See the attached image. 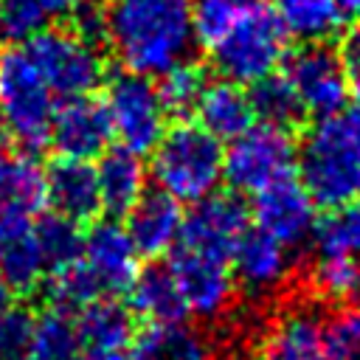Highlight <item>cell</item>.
Masks as SVG:
<instances>
[{"label": "cell", "instance_id": "1", "mask_svg": "<svg viewBox=\"0 0 360 360\" xmlns=\"http://www.w3.org/2000/svg\"><path fill=\"white\" fill-rule=\"evenodd\" d=\"M104 45L124 70L160 76L188 59L191 0H104Z\"/></svg>", "mask_w": 360, "mask_h": 360}, {"label": "cell", "instance_id": "2", "mask_svg": "<svg viewBox=\"0 0 360 360\" xmlns=\"http://www.w3.org/2000/svg\"><path fill=\"white\" fill-rule=\"evenodd\" d=\"M301 186L326 208L357 202L360 197V141L349 112L318 118L298 152Z\"/></svg>", "mask_w": 360, "mask_h": 360}, {"label": "cell", "instance_id": "3", "mask_svg": "<svg viewBox=\"0 0 360 360\" xmlns=\"http://www.w3.org/2000/svg\"><path fill=\"white\" fill-rule=\"evenodd\" d=\"M149 155L158 188L177 202H200L222 183V141L197 121L180 118L166 127Z\"/></svg>", "mask_w": 360, "mask_h": 360}, {"label": "cell", "instance_id": "4", "mask_svg": "<svg viewBox=\"0 0 360 360\" xmlns=\"http://www.w3.org/2000/svg\"><path fill=\"white\" fill-rule=\"evenodd\" d=\"M53 93L28 59L20 42L0 51V129L17 143V152L37 155L48 146L53 121Z\"/></svg>", "mask_w": 360, "mask_h": 360}, {"label": "cell", "instance_id": "5", "mask_svg": "<svg viewBox=\"0 0 360 360\" xmlns=\"http://www.w3.org/2000/svg\"><path fill=\"white\" fill-rule=\"evenodd\" d=\"M214 70L233 84H253L287 59V34L273 11L239 8L231 28L208 48Z\"/></svg>", "mask_w": 360, "mask_h": 360}, {"label": "cell", "instance_id": "6", "mask_svg": "<svg viewBox=\"0 0 360 360\" xmlns=\"http://www.w3.org/2000/svg\"><path fill=\"white\" fill-rule=\"evenodd\" d=\"M53 96L73 98L93 93L104 79L101 53L73 25H42L20 42Z\"/></svg>", "mask_w": 360, "mask_h": 360}, {"label": "cell", "instance_id": "7", "mask_svg": "<svg viewBox=\"0 0 360 360\" xmlns=\"http://www.w3.org/2000/svg\"><path fill=\"white\" fill-rule=\"evenodd\" d=\"M295 158V141L284 127L253 124L231 141L222 160V177L233 191L256 194L284 177H292Z\"/></svg>", "mask_w": 360, "mask_h": 360}, {"label": "cell", "instance_id": "8", "mask_svg": "<svg viewBox=\"0 0 360 360\" xmlns=\"http://www.w3.org/2000/svg\"><path fill=\"white\" fill-rule=\"evenodd\" d=\"M104 107L110 112L112 138H118L121 149L132 155H149L166 129V110L158 98V90L149 76H138L129 70L115 73L107 82Z\"/></svg>", "mask_w": 360, "mask_h": 360}, {"label": "cell", "instance_id": "9", "mask_svg": "<svg viewBox=\"0 0 360 360\" xmlns=\"http://www.w3.org/2000/svg\"><path fill=\"white\" fill-rule=\"evenodd\" d=\"M284 76L304 112L315 118H329L343 112L349 101V79L343 73L340 56L326 45H307L287 59Z\"/></svg>", "mask_w": 360, "mask_h": 360}, {"label": "cell", "instance_id": "10", "mask_svg": "<svg viewBox=\"0 0 360 360\" xmlns=\"http://www.w3.org/2000/svg\"><path fill=\"white\" fill-rule=\"evenodd\" d=\"M169 270L191 315L214 321L231 307L236 281L228 259L174 245L169 250Z\"/></svg>", "mask_w": 360, "mask_h": 360}, {"label": "cell", "instance_id": "11", "mask_svg": "<svg viewBox=\"0 0 360 360\" xmlns=\"http://www.w3.org/2000/svg\"><path fill=\"white\" fill-rule=\"evenodd\" d=\"M48 143L56 149L59 158H73V160L101 158L112 143V124L104 101L90 93L65 98L62 107L53 110Z\"/></svg>", "mask_w": 360, "mask_h": 360}, {"label": "cell", "instance_id": "12", "mask_svg": "<svg viewBox=\"0 0 360 360\" xmlns=\"http://www.w3.org/2000/svg\"><path fill=\"white\" fill-rule=\"evenodd\" d=\"M248 231V208L233 194H208L200 202H191V211L183 214L180 236L174 245L219 256L231 262V253L239 236Z\"/></svg>", "mask_w": 360, "mask_h": 360}, {"label": "cell", "instance_id": "13", "mask_svg": "<svg viewBox=\"0 0 360 360\" xmlns=\"http://www.w3.org/2000/svg\"><path fill=\"white\" fill-rule=\"evenodd\" d=\"M256 228L281 242L284 248H301L315 231V200L301 186V180L284 177L253 194Z\"/></svg>", "mask_w": 360, "mask_h": 360}, {"label": "cell", "instance_id": "14", "mask_svg": "<svg viewBox=\"0 0 360 360\" xmlns=\"http://www.w3.org/2000/svg\"><path fill=\"white\" fill-rule=\"evenodd\" d=\"M79 259L110 298L124 295L138 273V250L115 219H93V225L84 231Z\"/></svg>", "mask_w": 360, "mask_h": 360}, {"label": "cell", "instance_id": "15", "mask_svg": "<svg viewBox=\"0 0 360 360\" xmlns=\"http://www.w3.org/2000/svg\"><path fill=\"white\" fill-rule=\"evenodd\" d=\"M290 270H292L290 248H284L259 228H248L231 253V273L236 284L259 298L276 292L287 281Z\"/></svg>", "mask_w": 360, "mask_h": 360}, {"label": "cell", "instance_id": "16", "mask_svg": "<svg viewBox=\"0 0 360 360\" xmlns=\"http://www.w3.org/2000/svg\"><path fill=\"white\" fill-rule=\"evenodd\" d=\"M124 217H127L124 231H127L132 248L138 250V256L152 259V262L174 248V242L180 236V225H183L180 202L160 188L143 191L138 197V202Z\"/></svg>", "mask_w": 360, "mask_h": 360}, {"label": "cell", "instance_id": "17", "mask_svg": "<svg viewBox=\"0 0 360 360\" xmlns=\"http://www.w3.org/2000/svg\"><path fill=\"white\" fill-rule=\"evenodd\" d=\"M45 172V197L51 208L73 222H93L101 211L96 166L90 160L53 158Z\"/></svg>", "mask_w": 360, "mask_h": 360}, {"label": "cell", "instance_id": "18", "mask_svg": "<svg viewBox=\"0 0 360 360\" xmlns=\"http://www.w3.org/2000/svg\"><path fill=\"white\" fill-rule=\"evenodd\" d=\"M124 295L129 301V312L143 318L146 323H183L188 315L169 264L160 262H152L143 270L138 267Z\"/></svg>", "mask_w": 360, "mask_h": 360}, {"label": "cell", "instance_id": "19", "mask_svg": "<svg viewBox=\"0 0 360 360\" xmlns=\"http://www.w3.org/2000/svg\"><path fill=\"white\" fill-rule=\"evenodd\" d=\"M76 326L84 349V360L127 349L135 338V321L129 307L115 298H96L76 312Z\"/></svg>", "mask_w": 360, "mask_h": 360}, {"label": "cell", "instance_id": "20", "mask_svg": "<svg viewBox=\"0 0 360 360\" xmlns=\"http://www.w3.org/2000/svg\"><path fill=\"white\" fill-rule=\"evenodd\" d=\"M194 112H197V124L208 129L217 141H233L253 127V110L248 93L242 90V84L225 79L202 87Z\"/></svg>", "mask_w": 360, "mask_h": 360}, {"label": "cell", "instance_id": "21", "mask_svg": "<svg viewBox=\"0 0 360 360\" xmlns=\"http://www.w3.org/2000/svg\"><path fill=\"white\" fill-rule=\"evenodd\" d=\"M259 354L264 360H329L318 315L304 307L287 309L273 321Z\"/></svg>", "mask_w": 360, "mask_h": 360}, {"label": "cell", "instance_id": "22", "mask_svg": "<svg viewBox=\"0 0 360 360\" xmlns=\"http://www.w3.org/2000/svg\"><path fill=\"white\" fill-rule=\"evenodd\" d=\"M96 180H98L101 211H107L110 217H124L146 191V172L141 166V158L121 146L107 149L98 158Z\"/></svg>", "mask_w": 360, "mask_h": 360}, {"label": "cell", "instance_id": "23", "mask_svg": "<svg viewBox=\"0 0 360 360\" xmlns=\"http://www.w3.org/2000/svg\"><path fill=\"white\" fill-rule=\"evenodd\" d=\"M45 172L34 155L0 146V214L37 217L45 208Z\"/></svg>", "mask_w": 360, "mask_h": 360}, {"label": "cell", "instance_id": "24", "mask_svg": "<svg viewBox=\"0 0 360 360\" xmlns=\"http://www.w3.org/2000/svg\"><path fill=\"white\" fill-rule=\"evenodd\" d=\"M135 360H214L202 332L186 323H146L135 329Z\"/></svg>", "mask_w": 360, "mask_h": 360}, {"label": "cell", "instance_id": "25", "mask_svg": "<svg viewBox=\"0 0 360 360\" xmlns=\"http://www.w3.org/2000/svg\"><path fill=\"white\" fill-rule=\"evenodd\" d=\"M276 20L281 22L284 34L309 45H321L323 39L335 37L343 25V14L338 0H273Z\"/></svg>", "mask_w": 360, "mask_h": 360}, {"label": "cell", "instance_id": "26", "mask_svg": "<svg viewBox=\"0 0 360 360\" xmlns=\"http://www.w3.org/2000/svg\"><path fill=\"white\" fill-rule=\"evenodd\" d=\"M28 360H84L76 312L48 307L34 321V340Z\"/></svg>", "mask_w": 360, "mask_h": 360}, {"label": "cell", "instance_id": "27", "mask_svg": "<svg viewBox=\"0 0 360 360\" xmlns=\"http://www.w3.org/2000/svg\"><path fill=\"white\" fill-rule=\"evenodd\" d=\"M34 236L45 262V273L59 270L82 256V239L84 231L79 222L56 214V211H39L34 219Z\"/></svg>", "mask_w": 360, "mask_h": 360}, {"label": "cell", "instance_id": "28", "mask_svg": "<svg viewBox=\"0 0 360 360\" xmlns=\"http://www.w3.org/2000/svg\"><path fill=\"white\" fill-rule=\"evenodd\" d=\"M312 239L318 256L360 259V202L329 208V214L315 222Z\"/></svg>", "mask_w": 360, "mask_h": 360}, {"label": "cell", "instance_id": "29", "mask_svg": "<svg viewBox=\"0 0 360 360\" xmlns=\"http://www.w3.org/2000/svg\"><path fill=\"white\" fill-rule=\"evenodd\" d=\"M248 98H250L253 118H262V124H273V127L287 129L304 112L284 73H270V76L253 82Z\"/></svg>", "mask_w": 360, "mask_h": 360}, {"label": "cell", "instance_id": "30", "mask_svg": "<svg viewBox=\"0 0 360 360\" xmlns=\"http://www.w3.org/2000/svg\"><path fill=\"white\" fill-rule=\"evenodd\" d=\"M202 87H205V73L191 59H186V62L169 68L166 73H160L158 84H155L158 98H160L166 115L177 118V121L186 118L188 112H194V104H197Z\"/></svg>", "mask_w": 360, "mask_h": 360}, {"label": "cell", "instance_id": "31", "mask_svg": "<svg viewBox=\"0 0 360 360\" xmlns=\"http://www.w3.org/2000/svg\"><path fill=\"white\" fill-rule=\"evenodd\" d=\"M45 292H48L51 307H59V309H68V312H79L82 307H87L90 301L104 295L98 281L84 267L82 259H76V262H70L59 270H51L48 281H45Z\"/></svg>", "mask_w": 360, "mask_h": 360}, {"label": "cell", "instance_id": "32", "mask_svg": "<svg viewBox=\"0 0 360 360\" xmlns=\"http://www.w3.org/2000/svg\"><path fill=\"white\" fill-rule=\"evenodd\" d=\"M309 281L323 301L346 304L360 292V262L346 256H318Z\"/></svg>", "mask_w": 360, "mask_h": 360}, {"label": "cell", "instance_id": "33", "mask_svg": "<svg viewBox=\"0 0 360 360\" xmlns=\"http://www.w3.org/2000/svg\"><path fill=\"white\" fill-rule=\"evenodd\" d=\"M321 338L329 360H360V307H338L321 321Z\"/></svg>", "mask_w": 360, "mask_h": 360}, {"label": "cell", "instance_id": "34", "mask_svg": "<svg viewBox=\"0 0 360 360\" xmlns=\"http://www.w3.org/2000/svg\"><path fill=\"white\" fill-rule=\"evenodd\" d=\"M37 312L22 304H11L0 312V360H28L34 340Z\"/></svg>", "mask_w": 360, "mask_h": 360}, {"label": "cell", "instance_id": "35", "mask_svg": "<svg viewBox=\"0 0 360 360\" xmlns=\"http://www.w3.org/2000/svg\"><path fill=\"white\" fill-rule=\"evenodd\" d=\"M239 6L233 0H191V34L194 42L211 48L236 20Z\"/></svg>", "mask_w": 360, "mask_h": 360}, {"label": "cell", "instance_id": "36", "mask_svg": "<svg viewBox=\"0 0 360 360\" xmlns=\"http://www.w3.org/2000/svg\"><path fill=\"white\" fill-rule=\"evenodd\" d=\"M338 56H340L343 73L349 79V90H354L360 96V31H352L343 39V48L338 51Z\"/></svg>", "mask_w": 360, "mask_h": 360}, {"label": "cell", "instance_id": "37", "mask_svg": "<svg viewBox=\"0 0 360 360\" xmlns=\"http://www.w3.org/2000/svg\"><path fill=\"white\" fill-rule=\"evenodd\" d=\"M45 20H59V17H70L76 8H82L87 0H31Z\"/></svg>", "mask_w": 360, "mask_h": 360}, {"label": "cell", "instance_id": "38", "mask_svg": "<svg viewBox=\"0 0 360 360\" xmlns=\"http://www.w3.org/2000/svg\"><path fill=\"white\" fill-rule=\"evenodd\" d=\"M343 20H360V0H338Z\"/></svg>", "mask_w": 360, "mask_h": 360}, {"label": "cell", "instance_id": "39", "mask_svg": "<svg viewBox=\"0 0 360 360\" xmlns=\"http://www.w3.org/2000/svg\"><path fill=\"white\" fill-rule=\"evenodd\" d=\"M90 360H135V354L127 352V349H118V352H107V354H98V357H90Z\"/></svg>", "mask_w": 360, "mask_h": 360}, {"label": "cell", "instance_id": "40", "mask_svg": "<svg viewBox=\"0 0 360 360\" xmlns=\"http://www.w3.org/2000/svg\"><path fill=\"white\" fill-rule=\"evenodd\" d=\"M11 298H14V292H11V287L0 278V312H6L8 307H11Z\"/></svg>", "mask_w": 360, "mask_h": 360}, {"label": "cell", "instance_id": "41", "mask_svg": "<svg viewBox=\"0 0 360 360\" xmlns=\"http://www.w3.org/2000/svg\"><path fill=\"white\" fill-rule=\"evenodd\" d=\"M349 112V118H352V124H354V132H357V141H360V104L354 107V110H346Z\"/></svg>", "mask_w": 360, "mask_h": 360}, {"label": "cell", "instance_id": "42", "mask_svg": "<svg viewBox=\"0 0 360 360\" xmlns=\"http://www.w3.org/2000/svg\"><path fill=\"white\" fill-rule=\"evenodd\" d=\"M239 8H256V6H262V3H267V0H233Z\"/></svg>", "mask_w": 360, "mask_h": 360}, {"label": "cell", "instance_id": "43", "mask_svg": "<svg viewBox=\"0 0 360 360\" xmlns=\"http://www.w3.org/2000/svg\"><path fill=\"white\" fill-rule=\"evenodd\" d=\"M253 360H264V357H262V354H259V357H253Z\"/></svg>", "mask_w": 360, "mask_h": 360}, {"label": "cell", "instance_id": "44", "mask_svg": "<svg viewBox=\"0 0 360 360\" xmlns=\"http://www.w3.org/2000/svg\"><path fill=\"white\" fill-rule=\"evenodd\" d=\"M0 14H3V0H0Z\"/></svg>", "mask_w": 360, "mask_h": 360}, {"label": "cell", "instance_id": "45", "mask_svg": "<svg viewBox=\"0 0 360 360\" xmlns=\"http://www.w3.org/2000/svg\"><path fill=\"white\" fill-rule=\"evenodd\" d=\"M0 132H3V129H0Z\"/></svg>", "mask_w": 360, "mask_h": 360}]
</instances>
